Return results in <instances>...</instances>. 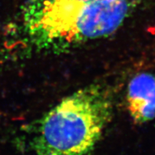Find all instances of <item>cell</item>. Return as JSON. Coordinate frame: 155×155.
<instances>
[{
  "label": "cell",
  "instance_id": "1",
  "mask_svg": "<svg viewBox=\"0 0 155 155\" xmlns=\"http://www.w3.org/2000/svg\"><path fill=\"white\" fill-rule=\"evenodd\" d=\"M113 113L114 96L109 87L93 83L23 126L20 137L32 155H91Z\"/></svg>",
  "mask_w": 155,
  "mask_h": 155
},
{
  "label": "cell",
  "instance_id": "2",
  "mask_svg": "<svg viewBox=\"0 0 155 155\" xmlns=\"http://www.w3.org/2000/svg\"><path fill=\"white\" fill-rule=\"evenodd\" d=\"M127 108L132 121L144 124L155 118V75L141 72L134 75L127 90Z\"/></svg>",
  "mask_w": 155,
  "mask_h": 155
}]
</instances>
